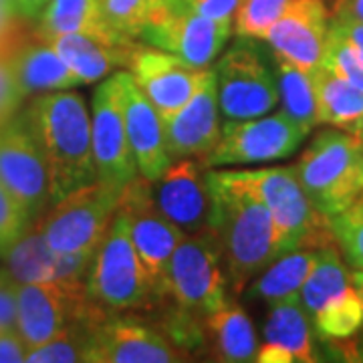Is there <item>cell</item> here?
<instances>
[{"label":"cell","mask_w":363,"mask_h":363,"mask_svg":"<svg viewBox=\"0 0 363 363\" xmlns=\"http://www.w3.org/2000/svg\"><path fill=\"white\" fill-rule=\"evenodd\" d=\"M210 222L222 248L228 291L240 297L248 285L277 259L274 226L267 206L234 180L228 169H206Z\"/></svg>","instance_id":"cell-1"},{"label":"cell","mask_w":363,"mask_h":363,"mask_svg":"<svg viewBox=\"0 0 363 363\" xmlns=\"http://www.w3.org/2000/svg\"><path fill=\"white\" fill-rule=\"evenodd\" d=\"M21 113L45 160L51 204L97 182L91 116L81 93L67 89L33 95Z\"/></svg>","instance_id":"cell-2"},{"label":"cell","mask_w":363,"mask_h":363,"mask_svg":"<svg viewBox=\"0 0 363 363\" xmlns=\"http://www.w3.org/2000/svg\"><path fill=\"white\" fill-rule=\"evenodd\" d=\"M168 298L176 305L178 343L196 335L202 341V319L228 303V277L222 248L210 228L186 234L168 264Z\"/></svg>","instance_id":"cell-3"},{"label":"cell","mask_w":363,"mask_h":363,"mask_svg":"<svg viewBox=\"0 0 363 363\" xmlns=\"http://www.w3.org/2000/svg\"><path fill=\"white\" fill-rule=\"evenodd\" d=\"M267 206L274 226L277 259L298 248L337 247L329 218L313 206L297 178L295 166L228 169Z\"/></svg>","instance_id":"cell-4"},{"label":"cell","mask_w":363,"mask_h":363,"mask_svg":"<svg viewBox=\"0 0 363 363\" xmlns=\"http://www.w3.org/2000/svg\"><path fill=\"white\" fill-rule=\"evenodd\" d=\"M293 166L313 206L327 218L362 194V140L351 131H319Z\"/></svg>","instance_id":"cell-5"},{"label":"cell","mask_w":363,"mask_h":363,"mask_svg":"<svg viewBox=\"0 0 363 363\" xmlns=\"http://www.w3.org/2000/svg\"><path fill=\"white\" fill-rule=\"evenodd\" d=\"M85 285L91 301L109 315L143 311L157 303L133 248L128 216L121 206H117L116 216L97 247Z\"/></svg>","instance_id":"cell-6"},{"label":"cell","mask_w":363,"mask_h":363,"mask_svg":"<svg viewBox=\"0 0 363 363\" xmlns=\"http://www.w3.org/2000/svg\"><path fill=\"white\" fill-rule=\"evenodd\" d=\"M214 79L220 116L226 121L267 116L279 105L274 67L257 39L236 37L230 49L218 55Z\"/></svg>","instance_id":"cell-7"},{"label":"cell","mask_w":363,"mask_h":363,"mask_svg":"<svg viewBox=\"0 0 363 363\" xmlns=\"http://www.w3.org/2000/svg\"><path fill=\"white\" fill-rule=\"evenodd\" d=\"M107 315L89 298L85 281H43L16 289V329L26 350L49 341L69 325H95Z\"/></svg>","instance_id":"cell-8"},{"label":"cell","mask_w":363,"mask_h":363,"mask_svg":"<svg viewBox=\"0 0 363 363\" xmlns=\"http://www.w3.org/2000/svg\"><path fill=\"white\" fill-rule=\"evenodd\" d=\"M121 192L97 180L73 190L35 220L57 252L97 248L116 216Z\"/></svg>","instance_id":"cell-9"},{"label":"cell","mask_w":363,"mask_h":363,"mask_svg":"<svg viewBox=\"0 0 363 363\" xmlns=\"http://www.w3.org/2000/svg\"><path fill=\"white\" fill-rule=\"evenodd\" d=\"M309 133L283 111L224 121L218 143L198 160L206 169L279 162L293 156Z\"/></svg>","instance_id":"cell-10"},{"label":"cell","mask_w":363,"mask_h":363,"mask_svg":"<svg viewBox=\"0 0 363 363\" xmlns=\"http://www.w3.org/2000/svg\"><path fill=\"white\" fill-rule=\"evenodd\" d=\"M119 206L128 216L131 242L142 260L152 293L162 303L168 298L169 259L186 234L160 212L150 192V180L140 174L121 190Z\"/></svg>","instance_id":"cell-11"},{"label":"cell","mask_w":363,"mask_h":363,"mask_svg":"<svg viewBox=\"0 0 363 363\" xmlns=\"http://www.w3.org/2000/svg\"><path fill=\"white\" fill-rule=\"evenodd\" d=\"M233 23H218L194 13L184 0L168 4L143 26L140 43L168 51L190 65L206 69L224 51Z\"/></svg>","instance_id":"cell-12"},{"label":"cell","mask_w":363,"mask_h":363,"mask_svg":"<svg viewBox=\"0 0 363 363\" xmlns=\"http://www.w3.org/2000/svg\"><path fill=\"white\" fill-rule=\"evenodd\" d=\"M91 143L97 180L121 192L140 174L125 130L121 71L113 73L111 77H105L93 93Z\"/></svg>","instance_id":"cell-13"},{"label":"cell","mask_w":363,"mask_h":363,"mask_svg":"<svg viewBox=\"0 0 363 363\" xmlns=\"http://www.w3.org/2000/svg\"><path fill=\"white\" fill-rule=\"evenodd\" d=\"M188 359L184 351L154 325L133 313L107 315L89 327L87 362L91 363H174Z\"/></svg>","instance_id":"cell-14"},{"label":"cell","mask_w":363,"mask_h":363,"mask_svg":"<svg viewBox=\"0 0 363 363\" xmlns=\"http://www.w3.org/2000/svg\"><path fill=\"white\" fill-rule=\"evenodd\" d=\"M0 182L30 222L51 206L47 166L21 111L0 128Z\"/></svg>","instance_id":"cell-15"},{"label":"cell","mask_w":363,"mask_h":363,"mask_svg":"<svg viewBox=\"0 0 363 363\" xmlns=\"http://www.w3.org/2000/svg\"><path fill=\"white\" fill-rule=\"evenodd\" d=\"M125 69L150 104L156 107L162 121H166L194 95L208 67L190 65L172 52L138 40Z\"/></svg>","instance_id":"cell-16"},{"label":"cell","mask_w":363,"mask_h":363,"mask_svg":"<svg viewBox=\"0 0 363 363\" xmlns=\"http://www.w3.org/2000/svg\"><path fill=\"white\" fill-rule=\"evenodd\" d=\"M150 192L160 212L184 234L208 228L210 190L206 168L198 157L172 160L156 180H150Z\"/></svg>","instance_id":"cell-17"},{"label":"cell","mask_w":363,"mask_h":363,"mask_svg":"<svg viewBox=\"0 0 363 363\" xmlns=\"http://www.w3.org/2000/svg\"><path fill=\"white\" fill-rule=\"evenodd\" d=\"M329 21L331 14L323 0H289L264 43L274 59L315 73L323 59Z\"/></svg>","instance_id":"cell-18"},{"label":"cell","mask_w":363,"mask_h":363,"mask_svg":"<svg viewBox=\"0 0 363 363\" xmlns=\"http://www.w3.org/2000/svg\"><path fill=\"white\" fill-rule=\"evenodd\" d=\"M162 123L169 160L206 156L222 133L214 69L208 67L194 95Z\"/></svg>","instance_id":"cell-19"},{"label":"cell","mask_w":363,"mask_h":363,"mask_svg":"<svg viewBox=\"0 0 363 363\" xmlns=\"http://www.w3.org/2000/svg\"><path fill=\"white\" fill-rule=\"evenodd\" d=\"M121 91L125 130L138 162V172L147 180H156L172 162L166 150L162 117L128 71H121Z\"/></svg>","instance_id":"cell-20"},{"label":"cell","mask_w":363,"mask_h":363,"mask_svg":"<svg viewBox=\"0 0 363 363\" xmlns=\"http://www.w3.org/2000/svg\"><path fill=\"white\" fill-rule=\"evenodd\" d=\"M4 61L13 73L14 83L23 93L25 101L33 95L49 91L75 89L81 79L65 65L59 52L49 43L35 39H21L11 51L4 55Z\"/></svg>","instance_id":"cell-21"},{"label":"cell","mask_w":363,"mask_h":363,"mask_svg":"<svg viewBox=\"0 0 363 363\" xmlns=\"http://www.w3.org/2000/svg\"><path fill=\"white\" fill-rule=\"evenodd\" d=\"M33 30L35 39H49L55 35H85L107 45H133L135 40L119 35L105 18L99 0H51Z\"/></svg>","instance_id":"cell-22"},{"label":"cell","mask_w":363,"mask_h":363,"mask_svg":"<svg viewBox=\"0 0 363 363\" xmlns=\"http://www.w3.org/2000/svg\"><path fill=\"white\" fill-rule=\"evenodd\" d=\"M202 343L206 345L208 359L224 363L255 362L259 337L247 311L234 303L206 315L200 325Z\"/></svg>","instance_id":"cell-23"},{"label":"cell","mask_w":363,"mask_h":363,"mask_svg":"<svg viewBox=\"0 0 363 363\" xmlns=\"http://www.w3.org/2000/svg\"><path fill=\"white\" fill-rule=\"evenodd\" d=\"M43 40L49 43L59 52V57L81 79L83 85L104 81L105 77H109L113 69L128 67L131 49L138 43L135 40L133 45L119 47V45H107L101 40L91 39L85 35H55Z\"/></svg>","instance_id":"cell-24"},{"label":"cell","mask_w":363,"mask_h":363,"mask_svg":"<svg viewBox=\"0 0 363 363\" xmlns=\"http://www.w3.org/2000/svg\"><path fill=\"white\" fill-rule=\"evenodd\" d=\"M262 333H264V341L283 347L293 357V363H313L319 359L313 341L315 329H313L311 317L303 309L298 297L271 305Z\"/></svg>","instance_id":"cell-25"},{"label":"cell","mask_w":363,"mask_h":363,"mask_svg":"<svg viewBox=\"0 0 363 363\" xmlns=\"http://www.w3.org/2000/svg\"><path fill=\"white\" fill-rule=\"evenodd\" d=\"M317 259L319 248H298L281 255L260 272L252 285H248V295L264 301L267 305L298 297Z\"/></svg>","instance_id":"cell-26"},{"label":"cell","mask_w":363,"mask_h":363,"mask_svg":"<svg viewBox=\"0 0 363 363\" xmlns=\"http://www.w3.org/2000/svg\"><path fill=\"white\" fill-rule=\"evenodd\" d=\"M313 77L319 125L351 131L363 117V91L319 67Z\"/></svg>","instance_id":"cell-27"},{"label":"cell","mask_w":363,"mask_h":363,"mask_svg":"<svg viewBox=\"0 0 363 363\" xmlns=\"http://www.w3.org/2000/svg\"><path fill=\"white\" fill-rule=\"evenodd\" d=\"M57 257L59 252L49 247L39 226L33 222L2 259L6 262L4 269L13 274L14 281L18 285H25V283L52 281Z\"/></svg>","instance_id":"cell-28"},{"label":"cell","mask_w":363,"mask_h":363,"mask_svg":"<svg viewBox=\"0 0 363 363\" xmlns=\"http://www.w3.org/2000/svg\"><path fill=\"white\" fill-rule=\"evenodd\" d=\"M272 67L279 87L281 111L289 116L301 128L311 131L319 125L317 119V97L313 87V73L293 67L272 57Z\"/></svg>","instance_id":"cell-29"},{"label":"cell","mask_w":363,"mask_h":363,"mask_svg":"<svg viewBox=\"0 0 363 363\" xmlns=\"http://www.w3.org/2000/svg\"><path fill=\"white\" fill-rule=\"evenodd\" d=\"M351 285V272L341 259L337 247L319 248V259L313 267L311 274L307 277L305 285L298 293L301 305L309 317L323 307L329 298L339 295Z\"/></svg>","instance_id":"cell-30"},{"label":"cell","mask_w":363,"mask_h":363,"mask_svg":"<svg viewBox=\"0 0 363 363\" xmlns=\"http://www.w3.org/2000/svg\"><path fill=\"white\" fill-rule=\"evenodd\" d=\"M313 329L323 341L355 337L363 327V301L355 286L350 285L329 298L311 317Z\"/></svg>","instance_id":"cell-31"},{"label":"cell","mask_w":363,"mask_h":363,"mask_svg":"<svg viewBox=\"0 0 363 363\" xmlns=\"http://www.w3.org/2000/svg\"><path fill=\"white\" fill-rule=\"evenodd\" d=\"M89 327L73 323L49 341L26 350L25 363H79L87 362Z\"/></svg>","instance_id":"cell-32"},{"label":"cell","mask_w":363,"mask_h":363,"mask_svg":"<svg viewBox=\"0 0 363 363\" xmlns=\"http://www.w3.org/2000/svg\"><path fill=\"white\" fill-rule=\"evenodd\" d=\"M105 18L125 39L138 40L143 26L156 16L168 0H99Z\"/></svg>","instance_id":"cell-33"},{"label":"cell","mask_w":363,"mask_h":363,"mask_svg":"<svg viewBox=\"0 0 363 363\" xmlns=\"http://www.w3.org/2000/svg\"><path fill=\"white\" fill-rule=\"evenodd\" d=\"M286 4L289 0H240L233 25L236 37L264 40Z\"/></svg>","instance_id":"cell-34"},{"label":"cell","mask_w":363,"mask_h":363,"mask_svg":"<svg viewBox=\"0 0 363 363\" xmlns=\"http://www.w3.org/2000/svg\"><path fill=\"white\" fill-rule=\"evenodd\" d=\"M341 257L355 271H363V210L347 208L337 216L329 218Z\"/></svg>","instance_id":"cell-35"},{"label":"cell","mask_w":363,"mask_h":363,"mask_svg":"<svg viewBox=\"0 0 363 363\" xmlns=\"http://www.w3.org/2000/svg\"><path fill=\"white\" fill-rule=\"evenodd\" d=\"M321 67L335 73L337 77L345 79L353 87L363 91V61L357 57V52L331 28L327 30Z\"/></svg>","instance_id":"cell-36"},{"label":"cell","mask_w":363,"mask_h":363,"mask_svg":"<svg viewBox=\"0 0 363 363\" xmlns=\"http://www.w3.org/2000/svg\"><path fill=\"white\" fill-rule=\"evenodd\" d=\"M30 224L33 222L26 218L25 210L0 182V257L11 250Z\"/></svg>","instance_id":"cell-37"},{"label":"cell","mask_w":363,"mask_h":363,"mask_svg":"<svg viewBox=\"0 0 363 363\" xmlns=\"http://www.w3.org/2000/svg\"><path fill=\"white\" fill-rule=\"evenodd\" d=\"M23 104H25V97L16 87L4 57H0V128L9 123L21 111Z\"/></svg>","instance_id":"cell-38"},{"label":"cell","mask_w":363,"mask_h":363,"mask_svg":"<svg viewBox=\"0 0 363 363\" xmlns=\"http://www.w3.org/2000/svg\"><path fill=\"white\" fill-rule=\"evenodd\" d=\"M16 289L18 283L6 269H0V331L16 327Z\"/></svg>","instance_id":"cell-39"},{"label":"cell","mask_w":363,"mask_h":363,"mask_svg":"<svg viewBox=\"0 0 363 363\" xmlns=\"http://www.w3.org/2000/svg\"><path fill=\"white\" fill-rule=\"evenodd\" d=\"M194 13L218 23H233L240 0H184Z\"/></svg>","instance_id":"cell-40"},{"label":"cell","mask_w":363,"mask_h":363,"mask_svg":"<svg viewBox=\"0 0 363 363\" xmlns=\"http://www.w3.org/2000/svg\"><path fill=\"white\" fill-rule=\"evenodd\" d=\"M26 359V345L18 329L9 327L0 331V363H23Z\"/></svg>","instance_id":"cell-41"},{"label":"cell","mask_w":363,"mask_h":363,"mask_svg":"<svg viewBox=\"0 0 363 363\" xmlns=\"http://www.w3.org/2000/svg\"><path fill=\"white\" fill-rule=\"evenodd\" d=\"M329 28L333 33H337L341 39L350 45L353 51L357 52V57L363 61V25L362 23H355L350 18H335L331 16L329 21Z\"/></svg>","instance_id":"cell-42"},{"label":"cell","mask_w":363,"mask_h":363,"mask_svg":"<svg viewBox=\"0 0 363 363\" xmlns=\"http://www.w3.org/2000/svg\"><path fill=\"white\" fill-rule=\"evenodd\" d=\"M18 21H23V18H18L14 11H11L9 6H4L0 2V57H4L18 40L23 39L16 33V23Z\"/></svg>","instance_id":"cell-43"},{"label":"cell","mask_w":363,"mask_h":363,"mask_svg":"<svg viewBox=\"0 0 363 363\" xmlns=\"http://www.w3.org/2000/svg\"><path fill=\"white\" fill-rule=\"evenodd\" d=\"M335 18H350L363 25V0H335L333 14Z\"/></svg>","instance_id":"cell-44"},{"label":"cell","mask_w":363,"mask_h":363,"mask_svg":"<svg viewBox=\"0 0 363 363\" xmlns=\"http://www.w3.org/2000/svg\"><path fill=\"white\" fill-rule=\"evenodd\" d=\"M49 2L51 0H14V13L18 14V18H23V21L35 23Z\"/></svg>","instance_id":"cell-45"},{"label":"cell","mask_w":363,"mask_h":363,"mask_svg":"<svg viewBox=\"0 0 363 363\" xmlns=\"http://www.w3.org/2000/svg\"><path fill=\"white\" fill-rule=\"evenodd\" d=\"M351 285L355 286V291L359 293V297L363 301V271L351 272Z\"/></svg>","instance_id":"cell-46"},{"label":"cell","mask_w":363,"mask_h":363,"mask_svg":"<svg viewBox=\"0 0 363 363\" xmlns=\"http://www.w3.org/2000/svg\"><path fill=\"white\" fill-rule=\"evenodd\" d=\"M357 138L362 140V194H359V198H357V200H355V202H353L351 206H353V208H362V210H363V135H357Z\"/></svg>","instance_id":"cell-47"},{"label":"cell","mask_w":363,"mask_h":363,"mask_svg":"<svg viewBox=\"0 0 363 363\" xmlns=\"http://www.w3.org/2000/svg\"><path fill=\"white\" fill-rule=\"evenodd\" d=\"M351 133H355V135H363V117L357 121V125L351 130Z\"/></svg>","instance_id":"cell-48"},{"label":"cell","mask_w":363,"mask_h":363,"mask_svg":"<svg viewBox=\"0 0 363 363\" xmlns=\"http://www.w3.org/2000/svg\"><path fill=\"white\" fill-rule=\"evenodd\" d=\"M0 2H2L4 6H9L11 11H14V0H0ZM16 16H18V14H16Z\"/></svg>","instance_id":"cell-49"}]
</instances>
